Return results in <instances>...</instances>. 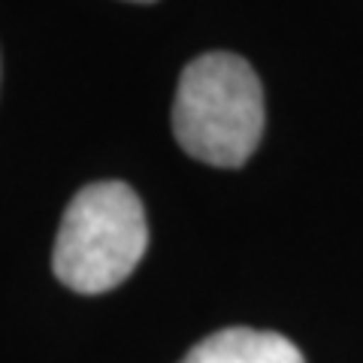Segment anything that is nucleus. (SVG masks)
Instances as JSON below:
<instances>
[{
	"label": "nucleus",
	"mask_w": 363,
	"mask_h": 363,
	"mask_svg": "<svg viewBox=\"0 0 363 363\" xmlns=\"http://www.w3.org/2000/svg\"><path fill=\"white\" fill-rule=\"evenodd\" d=\"M173 130L191 157L209 167H242L264 133V88L252 64L230 52L191 61L179 79Z\"/></svg>",
	"instance_id": "1"
},
{
	"label": "nucleus",
	"mask_w": 363,
	"mask_h": 363,
	"mask_svg": "<svg viewBox=\"0 0 363 363\" xmlns=\"http://www.w3.org/2000/svg\"><path fill=\"white\" fill-rule=\"evenodd\" d=\"M145 248L149 224L140 197L124 182H94L67 206L52 267L67 288L104 294L130 276Z\"/></svg>",
	"instance_id": "2"
},
{
	"label": "nucleus",
	"mask_w": 363,
	"mask_h": 363,
	"mask_svg": "<svg viewBox=\"0 0 363 363\" xmlns=\"http://www.w3.org/2000/svg\"><path fill=\"white\" fill-rule=\"evenodd\" d=\"M182 363H303V354L291 339L279 333L227 327L197 342Z\"/></svg>",
	"instance_id": "3"
},
{
	"label": "nucleus",
	"mask_w": 363,
	"mask_h": 363,
	"mask_svg": "<svg viewBox=\"0 0 363 363\" xmlns=\"http://www.w3.org/2000/svg\"><path fill=\"white\" fill-rule=\"evenodd\" d=\"M133 4H152V0H133Z\"/></svg>",
	"instance_id": "4"
}]
</instances>
